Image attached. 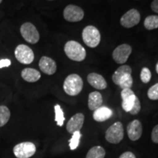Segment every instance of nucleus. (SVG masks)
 I'll return each instance as SVG.
<instances>
[{
	"label": "nucleus",
	"instance_id": "obj_30",
	"mask_svg": "<svg viewBox=\"0 0 158 158\" xmlns=\"http://www.w3.org/2000/svg\"><path fill=\"white\" fill-rule=\"evenodd\" d=\"M11 61L9 59H0V68H7V67L10 66Z\"/></svg>",
	"mask_w": 158,
	"mask_h": 158
},
{
	"label": "nucleus",
	"instance_id": "obj_21",
	"mask_svg": "<svg viewBox=\"0 0 158 158\" xmlns=\"http://www.w3.org/2000/svg\"><path fill=\"white\" fill-rule=\"evenodd\" d=\"M10 118V111L5 106H0V127L5 126Z\"/></svg>",
	"mask_w": 158,
	"mask_h": 158
},
{
	"label": "nucleus",
	"instance_id": "obj_33",
	"mask_svg": "<svg viewBox=\"0 0 158 158\" xmlns=\"http://www.w3.org/2000/svg\"><path fill=\"white\" fill-rule=\"evenodd\" d=\"M156 72H157V73L158 74V62L157 63V64H156Z\"/></svg>",
	"mask_w": 158,
	"mask_h": 158
},
{
	"label": "nucleus",
	"instance_id": "obj_31",
	"mask_svg": "<svg viewBox=\"0 0 158 158\" xmlns=\"http://www.w3.org/2000/svg\"><path fill=\"white\" fill-rule=\"evenodd\" d=\"M118 158H136V157L131 152H126L122 154Z\"/></svg>",
	"mask_w": 158,
	"mask_h": 158
},
{
	"label": "nucleus",
	"instance_id": "obj_34",
	"mask_svg": "<svg viewBox=\"0 0 158 158\" xmlns=\"http://www.w3.org/2000/svg\"><path fill=\"white\" fill-rule=\"evenodd\" d=\"M2 0H0V4L2 3Z\"/></svg>",
	"mask_w": 158,
	"mask_h": 158
},
{
	"label": "nucleus",
	"instance_id": "obj_8",
	"mask_svg": "<svg viewBox=\"0 0 158 158\" xmlns=\"http://www.w3.org/2000/svg\"><path fill=\"white\" fill-rule=\"evenodd\" d=\"M63 15L64 19L69 22H78L84 19V12L78 6L69 5L64 8Z\"/></svg>",
	"mask_w": 158,
	"mask_h": 158
},
{
	"label": "nucleus",
	"instance_id": "obj_4",
	"mask_svg": "<svg viewBox=\"0 0 158 158\" xmlns=\"http://www.w3.org/2000/svg\"><path fill=\"white\" fill-rule=\"evenodd\" d=\"M124 138L123 125L120 122H116L106 130V139L110 143L117 144Z\"/></svg>",
	"mask_w": 158,
	"mask_h": 158
},
{
	"label": "nucleus",
	"instance_id": "obj_9",
	"mask_svg": "<svg viewBox=\"0 0 158 158\" xmlns=\"http://www.w3.org/2000/svg\"><path fill=\"white\" fill-rule=\"evenodd\" d=\"M141 21V15L137 10L131 9L124 13L120 19L122 27L125 28H132L138 24Z\"/></svg>",
	"mask_w": 158,
	"mask_h": 158
},
{
	"label": "nucleus",
	"instance_id": "obj_6",
	"mask_svg": "<svg viewBox=\"0 0 158 158\" xmlns=\"http://www.w3.org/2000/svg\"><path fill=\"white\" fill-rule=\"evenodd\" d=\"M15 59L20 63L23 64H29L34 61L35 54L31 48L24 44L19 45L15 50Z\"/></svg>",
	"mask_w": 158,
	"mask_h": 158
},
{
	"label": "nucleus",
	"instance_id": "obj_10",
	"mask_svg": "<svg viewBox=\"0 0 158 158\" xmlns=\"http://www.w3.org/2000/svg\"><path fill=\"white\" fill-rule=\"evenodd\" d=\"M132 53V48L128 44H122L114 49L112 54L114 60L117 64H124Z\"/></svg>",
	"mask_w": 158,
	"mask_h": 158
},
{
	"label": "nucleus",
	"instance_id": "obj_23",
	"mask_svg": "<svg viewBox=\"0 0 158 158\" xmlns=\"http://www.w3.org/2000/svg\"><path fill=\"white\" fill-rule=\"evenodd\" d=\"M55 110V121H56L57 125L59 127H62L64 124V112L59 105H56L54 107Z\"/></svg>",
	"mask_w": 158,
	"mask_h": 158
},
{
	"label": "nucleus",
	"instance_id": "obj_17",
	"mask_svg": "<svg viewBox=\"0 0 158 158\" xmlns=\"http://www.w3.org/2000/svg\"><path fill=\"white\" fill-rule=\"evenodd\" d=\"M21 77L23 80L29 83L36 82L40 78L41 74L38 70L34 68H27L21 71Z\"/></svg>",
	"mask_w": 158,
	"mask_h": 158
},
{
	"label": "nucleus",
	"instance_id": "obj_14",
	"mask_svg": "<svg viewBox=\"0 0 158 158\" xmlns=\"http://www.w3.org/2000/svg\"><path fill=\"white\" fill-rule=\"evenodd\" d=\"M39 68L43 73L47 75H53L56 71V62L48 56H43L40 59Z\"/></svg>",
	"mask_w": 158,
	"mask_h": 158
},
{
	"label": "nucleus",
	"instance_id": "obj_25",
	"mask_svg": "<svg viewBox=\"0 0 158 158\" xmlns=\"http://www.w3.org/2000/svg\"><path fill=\"white\" fill-rule=\"evenodd\" d=\"M133 78H132L131 74H127L120 81L118 86H119L122 89H130L131 86H133Z\"/></svg>",
	"mask_w": 158,
	"mask_h": 158
},
{
	"label": "nucleus",
	"instance_id": "obj_7",
	"mask_svg": "<svg viewBox=\"0 0 158 158\" xmlns=\"http://www.w3.org/2000/svg\"><path fill=\"white\" fill-rule=\"evenodd\" d=\"M36 152V147L31 142H22L13 148V153L17 158H29Z\"/></svg>",
	"mask_w": 158,
	"mask_h": 158
},
{
	"label": "nucleus",
	"instance_id": "obj_1",
	"mask_svg": "<svg viewBox=\"0 0 158 158\" xmlns=\"http://www.w3.org/2000/svg\"><path fill=\"white\" fill-rule=\"evenodd\" d=\"M64 53L69 59L76 62L84 61L86 56V50L80 43L75 40H70L64 45Z\"/></svg>",
	"mask_w": 158,
	"mask_h": 158
},
{
	"label": "nucleus",
	"instance_id": "obj_2",
	"mask_svg": "<svg viewBox=\"0 0 158 158\" xmlns=\"http://www.w3.org/2000/svg\"><path fill=\"white\" fill-rule=\"evenodd\" d=\"M84 83L78 74H70L65 78L63 89L70 96H76L82 91Z\"/></svg>",
	"mask_w": 158,
	"mask_h": 158
},
{
	"label": "nucleus",
	"instance_id": "obj_12",
	"mask_svg": "<svg viewBox=\"0 0 158 158\" xmlns=\"http://www.w3.org/2000/svg\"><path fill=\"white\" fill-rule=\"evenodd\" d=\"M84 122V116L81 113H78L75 114L70 118L68 124H67V130L68 133L71 134L74 133L75 132L80 131L83 127Z\"/></svg>",
	"mask_w": 158,
	"mask_h": 158
},
{
	"label": "nucleus",
	"instance_id": "obj_29",
	"mask_svg": "<svg viewBox=\"0 0 158 158\" xmlns=\"http://www.w3.org/2000/svg\"><path fill=\"white\" fill-rule=\"evenodd\" d=\"M152 140L154 143H158V124L153 128L152 132Z\"/></svg>",
	"mask_w": 158,
	"mask_h": 158
},
{
	"label": "nucleus",
	"instance_id": "obj_13",
	"mask_svg": "<svg viewBox=\"0 0 158 158\" xmlns=\"http://www.w3.org/2000/svg\"><path fill=\"white\" fill-rule=\"evenodd\" d=\"M128 137L131 141H137L141 138L143 132L142 124L139 120L135 119L128 124L127 127Z\"/></svg>",
	"mask_w": 158,
	"mask_h": 158
},
{
	"label": "nucleus",
	"instance_id": "obj_35",
	"mask_svg": "<svg viewBox=\"0 0 158 158\" xmlns=\"http://www.w3.org/2000/svg\"><path fill=\"white\" fill-rule=\"evenodd\" d=\"M48 1H53V0H48Z\"/></svg>",
	"mask_w": 158,
	"mask_h": 158
},
{
	"label": "nucleus",
	"instance_id": "obj_5",
	"mask_svg": "<svg viewBox=\"0 0 158 158\" xmlns=\"http://www.w3.org/2000/svg\"><path fill=\"white\" fill-rule=\"evenodd\" d=\"M21 36L27 42L31 44H35L39 41L40 34L34 24L30 22H26L20 28Z\"/></svg>",
	"mask_w": 158,
	"mask_h": 158
},
{
	"label": "nucleus",
	"instance_id": "obj_11",
	"mask_svg": "<svg viewBox=\"0 0 158 158\" xmlns=\"http://www.w3.org/2000/svg\"><path fill=\"white\" fill-rule=\"evenodd\" d=\"M121 97L122 99V108L124 111L130 112L135 102L136 95L131 89H124L122 91Z\"/></svg>",
	"mask_w": 158,
	"mask_h": 158
},
{
	"label": "nucleus",
	"instance_id": "obj_20",
	"mask_svg": "<svg viewBox=\"0 0 158 158\" xmlns=\"http://www.w3.org/2000/svg\"><path fill=\"white\" fill-rule=\"evenodd\" d=\"M105 156H106L105 149L102 147L97 146L89 149L86 158H104Z\"/></svg>",
	"mask_w": 158,
	"mask_h": 158
},
{
	"label": "nucleus",
	"instance_id": "obj_24",
	"mask_svg": "<svg viewBox=\"0 0 158 158\" xmlns=\"http://www.w3.org/2000/svg\"><path fill=\"white\" fill-rule=\"evenodd\" d=\"M81 138V133L80 131L75 132L74 133H73L72 138L69 141V142H70V145L69 146H70V149L71 150H75L78 147Z\"/></svg>",
	"mask_w": 158,
	"mask_h": 158
},
{
	"label": "nucleus",
	"instance_id": "obj_15",
	"mask_svg": "<svg viewBox=\"0 0 158 158\" xmlns=\"http://www.w3.org/2000/svg\"><path fill=\"white\" fill-rule=\"evenodd\" d=\"M87 81L92 87L97 89H105L107 87V83H106L105 78L101 75L96 73H89L87 76Z\"/></svg>",
	"mask_w": 158,
	"mask_h": 158
},
{
	"label": "nucleus",
	"instance_id": "obj_27",
	"mask_svg": "<svg viewBox=\"0 0 158 158\" xmlns=\"http://www.w3.org/2000/svg\"><path fill=\"white\" fill-rule=\"evenodd\" d=\"M152 78V73L151 71L149 70V69L147 68H142L141 72V79L142 82L144 84H147L150 81Z\"/></svg>",
	"mask_w": 158,
	"mask_h": 158
},
{
	"label": "nucleus",
	"instance_id": "obj_28",
	"mask_svg": "<svg viewBox=\"0 0 158 158\" xmlns=\"http://www.w3.org/2000/svg\"><path fill=\"white\" fill-rule=\"evenodd\" d=\"M141 102H140L139 99H138L137 97H136L135 100V102H134L133 107H132L131 110H130V113L132 114V115H136L140 112L141 110Z\"/></svg>",
	"mask_w": 158,
	"mask_h": 158
},
{
	"label": "nucleus",
	"instance_id": "obj_16",
	"mask_svg": "<svg viewBox=\"0 0 158 158\" xmlns=\"http://www.w3.org/2000/svg\"><path fill=\"white\" fill-rule=\"evenodd\" d=\"M113 111L106 106H101L94 111L93 118L97 122H105L111 117Z\"/></svg>",
	"mask_w": 158,
	"mask_h": 158
},
{
	"label": "nucleus",
	"instance_id": "obj_3",
	"mask_svg": "<svg viewBox=\"0 0 158 158\" xmlns=\"http://www.w3.org/2000/svg\"><path fill=\"white\" fill-rule=\"evenodd\" d=\"M83 40L85 44L90 48H95L100 44V33L94 26H87L82 31Z\"/></svg>",
	"mask_w": 158,
	"mask_h": 158
},
{
	"label": "nucleus",
	"instance_id": "obj_22",
	"mask_svg": "<svg viewBox=\"0 0 158 158\" xmlns=\"http://www.w3.org/2000/svg\"><path fill=\"white\" fill-rule=\"evenodd\" d=\"M144 27L148 30L158 28V15H149L144 20Z\"/></svg>",
	"mask_w": 158,
	"mask_h": 158
},
{
	"label": "nucleus",
	"instance_id": "obj_18",
	"mask_svg": "<svg viewBox=\"0 0 158 158\" xmlns=\"http://www.w3.org/2000/svg\"><path fill=\"white\" fill-rule=\"evenodd\" d=\"M102 103V97L98 92H92L89 95L88 107L90 110H95L101 107Z\"/></svg>",
	"mask_w": 158,
	"mask_h": 158
},
{
	"label": "nucleus",
	"instance_id": "obj_32",
	"mask_svg": "<svg viewBox=\"0 0 158 158\" xmlns=\"http://www.w3.org/2000/svg\"><path fill=\"white\" fill-rule=\"evenodd\" d=\"M151 8L154 12L158 13V0H154L151 4Z\"/></svg>",
	"mask_w": 158,
	"mask_h": 158
},
{
	"label": "nucleus",
	"instance_id": "obj_26",
	"mask_svg": "<svg viewBox=\"0 0 158 158\" xmlns=\"http://www.w3.org/2000/svg\"><path fill=\"white\" fill-rule=\"evenodd\" d=\"M147 95L150 100H158V83L149 88V89L148 90Z\"/></svg>",
	"mask_w": 158,
	"mask_h": 158
},
{
	"label": "nucleus",
	"instance_id": "obj_19",
	"mask_svg": "<svg viewBox=\"0 0 158 158\" xmlns=\"http://www.w3.org/2000/svg\"><path fill=\"white\" fill-rule=\"evenodd\" d=\"M132 69L129 65H122L116 70L112 76V80L116 85H118L120 81L124 78L126 75L131 74Z\"/></svg>",
	"mask_w": 158,
	"mask_h": 158
}]
</instances>
